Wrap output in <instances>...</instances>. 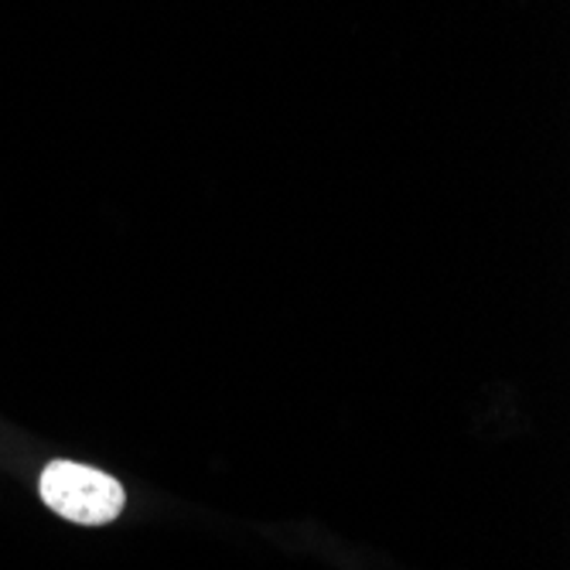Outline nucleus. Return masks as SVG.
Instances as JSON below:
<instances>
[{
  "mask_svg": "<svg viewBox=\"0 0 570 570\" xmlns=\"http://www.w3.org/2000/svg\"><path fill=\"white\" fill-rule=\"evenodd\" d=\"M41 502L76 527H110L127 509V489L120 479L82 461L56 458L38 475Z\"/></svg>",
  "mask_w": 570,
  "mask_h": 570,
  "instance_id": "obj_1",
  "label": "nucleus"
}]
</instances>
